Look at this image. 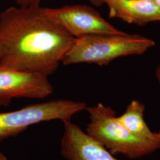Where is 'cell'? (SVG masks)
I'll return each instance as SVG.
<instances>
[{
    "instance_id": "obj_10",
    "label": "cell",
    "mask_w": 160,
    "mask_h": 160,
    "mask_svg": "<svg viewBox=\"0 0 160 160\" xmlns=\"http://www.w3.org/2000/svg\"><path fill=\"white\" fill-rule=\"evenodd\" d=\"M14 1L19 7L39 6L43 0H10Z\"/></svg>"
},
{
    "instance_id": "obj_14",
    "label": "cell",
    "mask_w": 160,
    "mask_h": 160,
    "mask_svg": "<svg viewBox=\"0 0 160 160\" xmlns=\"http://www.w3.org/2000/svg\"><path fill=\"white\" fill-rule=\"evenodd\" d=\"M155 4L160 8V0H152Z\"/></svg>"
},
{
    "instance_id": "obj_5",
    "label": "cell",
    "mask_w": 160,
    "mask_h": 160,
    "mask_svg": "<svg viewBox=\"0 0 160 160\" xmlns=\"http://www.w3.org/2000/svg\"><path fill=\"white\" fill-rule=\"evenodd\" d=\"M47 17L74 38L96 34H122L94 8L84 4L44 8Z\"/></svg>"
},
{
    "instance_id": "obj_11",
    "label": "cell",
    "mask_w": 160,
    "mask_h": 160,
    "mask_svg": "<svg viewBox=\"0 0 160 160\" xmlns=\"http://www.w3.org/2000/svg\"><path fill=\"white\" fill-rule=\"evenodd\" d=\"M92 6L96 7H100L104 5L103 0H87Z\"/></svg>"
},
{
    "instance_id": "obj_6",
    "label": "cell",
    "mask_w": 160,
    "mask_h": 160,
    "mask_svg": "<svg viewBox=\"0 0 160 160\" xmlns=\"http://www.w3.org/2000/svg\"><path fill=\"white\" fill-rule=\"evenodd\" d=\"M46 75L0 65V106L7 107L14 98L43 99L53 92Z\"/></svg>"
},
{
    "instance_id": "obj_4",
    "label": "cell",
    "mask_w": 160,
    "mask_h": 160,
    "mask_svg": "<svg viewBox=\"0 0 160 160\" xmlns=\"http://www.w3.org/2000/svg\"><path fill=\"white\" fill-rule=\"evenodd\" d=\"M82 102L57 99L25 106L10 112L0 113V142L16 137L30 126L52 120L62 123L86 110Z\"/></svg>"
},
{
    "instance_id": "obj_8",
    "label": "cell",
    "mask_w": 160,
    "mask_h": 160,
    "mask_svg": "<svg viewBox=\"0 0 160 160\" xmlns=\"http://www.w3.org/2000/svg\"><path fill=\"white\" fill-rule=\"evenodd\" d=\"M110 18H118L128 24L144 26L160 22V8L152 0H103Z\"/></svg>"
},
{
    "instance_id": "obj_9",
    "label": "cell",
    "mask_w": 160,
    "mask_h": 160,
    "mask_svg": "<svg viewBox=\"0 0 160 160\" xmlns=\"http://www.w3.org/2000/svg\"><path fill=\"white\" fill-rule=\"evenodd\" d=\"M145 106L142 102L133 100L125 112L118 119L134 136L146 141L160 142V131L154 132L144 120Z\"/></svg>"
},
{
    "instance_id": "obj_12",
    "label": "cell",
    "mask_w": 160,
    "mask_h": 160,
    "mask_svg": "<svg viewBox=\"0 0 160 160\" xmlns=\"http://www.w3.org/2000/svg\"><path fill=\"white\" fill-rule=\"evenodd\" d=\"M155 75H156V77H157V80H158V82H159V84H160V63L158 65V66L157 67V69H156ZM159 131H160V129Z\"/></svg>"
},
{
    "instance_id": "obj_1",
    "label": "cell",
    "mask_w": 160,
    "mask_h": 160,
    "mask_svg": "<svg viewBox=\"0 0 160 160\" xmlns=\"http://www.w3.org/2000/svg\"><path fill=\"white\" fill-rule=\"evenodd\" d=\"M74 39L47 17L44 7H10L0 12V65L49 76Z\"/></svg>"
},
{
    "instance_id": "obj_2",
    "label": "cell",
    "mask_w": 160,
    "mask_h": 160,
    "mask_svg": "<svg viewBox=\"0 0 160 160\" xmlns=\"http://www.w3.org/2000/svg\"><path fill=\"white\" fill-rule=\"evenodd\" d=\"M154 41L140 34H96L75 38L62 58L64 65L79 63L108 65L114 59L142 55L154 47Z\"/></svg>"
},
{
    "instance_id": "obj_7",
    "label": "cell",
    "mask_w": 160,
    "mask_h": 160,
    "mask_svg": "<svg viewBox=\"0 0 160 160\" xmlns=\"http://www.w3.org/2000/svg\"><path fill=\"white\" fill-rule=\"evenodd\" d=\"M60 154L67 160H119L71 120L63 122Z\"/></svg>"
},
{
    "instance_id": "obj_3",
    "label": "cell",
    "mask_w": 160,
    "mask_h": 160,
    "mask_svg": "<svg viewBox=\"0 0 160 160\" xmlns=\"http://www.w3.org/2000/svg\"><path fill=\"white\" fill-rule=\"evenodd\" d=\"M89 122L86 132L113 155L131 160L152 154L160 149V142L146 141L134 136L118 119L116 112L103 103L87 107Z\"/></svg>"
},
{
    "instance_id": "obj_13",
    "label": "cell",
    "mask_w": 160,
    "mask_h": 160,
    "mask_svg": "<svg viewBox=\"0 0 160 160\" xmlns=\"http://www.w3.org/2000/svg\"><path fill=\"white\" fill-rule=\"evenodd\" d=\"M0 160H8L7 158L1 152H0Z\"/></svg>"
}]
</instances>
